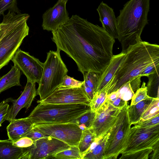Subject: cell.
I'll return each instance as SVG.
<instances>
[{
	"instance_id": "1",
	"label": "cell",
	"mask_w": 159,
	"mask_h": 159,
	"mask_svg": "<svg viewBox=\"0 0 159 159\" xmlns=\"http://www.w3.org/2000/svg\"><path fill=\"white\" fill-rule=\"evenodd\" d=\"M52 32L57 49L73 59L82 74L89 71L101 74L114 55L115 39L102 27L77 15Z\"/></svg>"
},
{
	"instance_id": "2",
	"label": "cell",
	"mask_w": 159,
	"mask_h": 159,
	"mask_svg": "<svg viewBox=\"0 0 159 159\" xmlns=\"http://www.w3.org/2000/svg\"><path fill=\"white\" fill-rule=\"evenodd\" d=\"M125 53L123 62L104 90L107 94L116 91L128 82L141 76L145 68L159 61V46L146 41H142L130 46Z\"/></svg>"
},
{
	"instance_id": "3",
	"label": "cell",
	"mask_w": 159,
	"mask_h": 159,
	"mask_svg": "<svg viewBox=\"0 0 159 159\" xmlns=\"http://www.w3.org/2000/svg\"><path fill=\"white\" fill-rule=\"evenodd\" d=\"M150 0H130L120 10L116 18L118 39L121 52L125 53L130 46L142 41L141 35L148 24Z\"/></svg>"
},
{
	"instance_id": "4",
	"label": "cell",
	"mask_w": 159,
	"mask_h": 159,
	"mask_svg": "<svg viewBox=\"0 0 159 159\" xmlns=\"http://www.w3.org/2000/svg\"><path fill=\"white\" fill-rule=\"evenodd\" d=\"M7 14V25L0 39V70L11 60L29 31V14L8 11Z\"/></svg>"
},
{
	"instance_id": "5",
	"label": "cell",
	"mask_w": 159,
	"mask_h": 159,
	"mask_svg": "<svg viewBox=\"0 0 159 159\" xmlns=\"http://www.w3.org/2000/svg\"><path fill=\"white\" fill-rule=\"evenodd\" d=\"M90 109L87 105L40 103L28 116L34 124L74 123L76 119Z\"/></svg>"
},
{
	"instance_id": "6",
	"label": "cell",
	"mask_w": 159,
	"mask_h": 159,
	"mask_svg": "<svg viewBox=\"0 0 159 159\" xmlns=\"http://www.w3.org/2000/svg\"><path fill=\"white\" fill-rule=\"evenodd\" d=\"M159 141V124L148 127H131L125 148L120 159H148Z\"/></svg>"
},
{
	"instance_id": "7",
	"label": "cell",
	"mask_w": 159,
	"mask_h": 159,
	"mask_svg": "<svg viewBox=\"0 0 159 159\" xmlns=\"http://www.w3.org/2000/svg\"><path fill=\"white\" fill-rule=\"evenodd\" d=\"M60 51H50L47 53L46 61L44 63L43 74L39 87L37 95H39L41 101L51 94L61 83L68 71L62 61Z\"/></svg>"
},
{
	"instance_id": "8",
	"label": "cell",
	"mask_w": 159,
	"mask_h": 159,
	"mask_svg": "<svg viewBox=\"0 0 159 159\" xmlns=\"http://www.w3.org/2000/svg\"><path fill=\"white\" fill-rule=\"evenodd\" d=\"M128 107L127 104L121 109L109 132L102 159H116L125 148L131 125L128 114Z\"/></svg>"
},
{
	"instance_id": "9",
	"label": "cell",
	"mask_w": 159,
	"mask_h": 159,
	"mask_svg": "<svg viewBox=\"0 0 159 159\" xmlns=\"http://www.w3.org/2000/svg\"><path fill=\"white\" fill-rule=\"evenodd\" d=\"M32 129L45 136L60 140L70 146H78L82 130L74 123H44L34 124Z\"/></svg>"
},
{
	"instance_id": "10",
	"label": "cell",
	"mask_w": 159,
	"mask_h": 159,
	"mask_svg": "<svg viewBox=\"0 0 159 159\" xmlns=\"http://www.w3.org/2000/svg\"><path fill=\"white\" fill-rule=\"evenodd\" d=\"M70 146L55 138L47 136L34 141L31 146L23 148V159H53L57 153Z\"/></svg>"
},
{
	"instance_id": "11",
	"label": "cell",
	"mask_w": 159,
	"mask_h": 159,
	"mask_svg": "<svg viewBox=\"0 0 159 159\" xmlns=\"http://www.w3.org/2000/svg\"><path fill=\"white\" fill-rule=\"evenodd\" d=\"M121 110L113 106L107 98L95 111L93 123L89 129L96 137L105 135L114 125Z\"/></svg>"
},
{
	"instance_id": "12",
	"label": "cell",
	"mask_w": 159,
	"mask_h": 159,
	"mask_svg": "<svg viewBox=\"0 0 159 159\" xmlns=\"http://www.w3.org/2000/svg\"><path fill=\"white\" fill-rule=\"evenodd\" d=\"M11 60L25 75L27 81L39 84L43 74L44 63L19 48Z\"/></svg>"
},
{
	"instance_id": "13",
	"label": "cell",
	"mask_w": 159,
	"mask_h": 159,
	"mask_svg": "<svg viewBox=\"0 0 159 159\" xmlns=\"http://www.w3.org/2000/svg\"><path fill=\"white\" fill-rule=\"evenodd\" d=\"M91 100L81 87L58 89H57L47 98L38 103L49 104H84L89 106Z\"/></svg>"
},
{
	"instance_id": "14",
	"label": "cell",
	"mask_w": 159,
	"mask_h": 159,
	"mask_svg": "<svg viewBox=\"0 0 159 159\" xmlns=\"http://www.w3.org/2000/svg\"><path fill=\"white\" fill-rule=\"evenodd\" d=\"M66 3L62 0H58L53 6L43 14L42 26L43 30L55 31L68 21L70 18Z\"/></svg>"
},
{
	"instance_id": "15",
	"label": "cell",
	"mask_w": 159,
	"mask_h": 159,
	"mask_svg": "<svg viewBox=\"0 0 159 159\" xmlns=\"http://www.w3.org/2000/svg\"><path fill=\"white\" fill-rule=\"evenodd\" d=\"M37 95L35 83L27 81L20 97L16 99L12 98L11 102L12 104L10 107L6 120L10 122L16 119V115L22 108L28 109Z\"/></svg>"
},
{
	"instance_id": "16",
	"label": "cell",
	"mask_w": 159,
	"mask_h": 159,
	"mask_svg": "<svg viewBox=\"0 0 159 159\" xmlns=\"http://www.w3.org/2000/svg\"><path fill=\"white\" fill-rule=\"evenodd\" d=\"M97 10L102 27L114 39H117V21L113 9L102 1Z\"/></svg>"
},
{
	"instance_id": "17",
	"label": "cell",
	"mask_w": 159,
	"mask_h": 159,
	"mask_svg": "<svg viewBox=\"0 0 159 159\" xmlns=\"http://www.w3.org/2000/svg\"><path fill=\"white\" fill-rule=\"evenodd\" d=\"M7 127L9 139L15 141L25 136L33 128L34 124L28 117L15 119L10 122Z\"/></svg>"
},
{
	"instance_id": "18",
	"label": "cell",
	"mask_w": 159,
	"mask_h": 159,
	"mask_svg": "<svg viewBox=\"0 0 159 159\" xmlns=\"http://www.w3.org/2000/svg\"><path fill=\"white\" fill-rule=\"evenodd\" d=\"M125 54V53L121 52L118 54L113 55L106 68L100 74L96 92L104 91L123 62Z\"/></svg>"
},
{
	"instance_id": "19",
	"label": "cell",
	"mask_w": 159,
	"mask_h": 159,
	"mask_svg": "<svg viewBox=\"0 0 159 159\" xmlns=\"http://www.w3.org/2000/svg\"><path fill=\"white\" fill-rule=\"evenodd\" d=\"M23 148L16 147L8 139L0 140V159H23Z\"/></svg>"
},
{
	"instance_id": "20",
	"label": "cell",
	"mask_w": 159,
	"mask_h": 159,
	"mask_svg": "<svg viewBox=\"0 0 159 159\" xmlns=\"http://www.w3.org/2000/svg\"><path fill=\"white\" fill-rule=\"evenodd\" d=\"M21 70L14 65L8 72L0 77V93L13 86H21Z\"/></svg>"
},
{
	"instance_id": "21",
	"label": "cell",
	"mask_w": 159,
	"mask_h": 159,
	"mask_svg": "<svg viewBox=\"0 0 159 159\" xmlns=\"http://www.w3.org/2000/svg\"><path fill=\"white\" fill-rule=\"evenodd\" d=\"M84 80L82 86L88 97L91 101L97 91L100 73L92 71L84 72L83 74Z\"/></svg>"
},
{
	"instance_id": "22",
	"label": "cell",
	"mask_w": 159,
	"mask_h": 159,
	"mask_svg": "<svg viewBox=\"0 0 159 159\" xmlns=\"http://www.w3.org/2000/svg\"><path fill=\"white\" fill-rule=\"evenodd\" d=\"M153 98L142 100L135 105H129L128 114L131 125H134L140 120L143 112L152 101Z\"/></svg>"
},
{
	"instance_id": "23",
	"label": "cell",
	"mask_w": 159,
	"mask_h": 159,
	"mask_svg": "<svg viewBox=\"0 0 159 159\" xmlns=\"http://www.w3.org/2000/svg\"><path fill=\"white\" fill-rule=\"evenodd\" d=\"M109 134V132L103 136L100 137L95 146L84 155L82 159H102Z\"/></svg>"
},
{
	"instance_id": "24",
	"label": "cell",
	"mask_w": 159,
	"mask_h": 159,
	"mask_svg": "<svg viewBox=\"0 0 159 159\" xmlns=\"http://www.w3.org/2000/svg\"><path fill=\"white\" fill-rule=\"evenodd\" d=\"M96 138V135L89 129H84L82 130L81 138L77 146L82 159Z\"/></svg>"
},
{
	"instance_id": "25",
	"label": "cell",
	"mask_w": 159,
	"mask_h": 159,
	"mask_svg": "<svg viewBox=\"0 0 159 159\" xmlns=\"http://www.w3.org/2000/svg\"><path fill=\"white\" fill-rule=\"evenodd\" d=\"M159 70H158L147 76L148 79L147 86L148 95L153 98H159Z\"/></svg>"
},
{
	"instance_id": "26",
	"label": "cell",
	"mask_w": 159,
	"mask_h": 159,
	"mask_svg": "<svg viewBox=\"0 0 159 159\" xmlns=\"http://www.w3.org/2000/svg\"><path fill=\"white\" fill-rule=\"evenodd\" d=\"M95 112L91 109L78 117L75 123L79 126L83 130L84 129H89L92 126L95 116Z\"/></svg>"
},
{
	"instance_id": "27",
	"label": "cell",
	"mask_w": 159,
	"mask_h": 159,
	"mask_svg": "<svg viewBox=\"0 0 159 159\" xmlns=\"http://www.w3.org/2000/svg\"><path fill=\"white\" fill-rule=\"evenodd\" d=\"M53 159H82L79 149L76 146H71L70 148L57 153Z\"/></svg>"
},
{
	"instance_id": "28",
	"label": "cell",
	"mask_w": 159,
	"mask_h": 159,
	"mask_svg": "<svg viewBox=\"0 0 159 159\" xmlns=\"http://www.w3.org/2000/svg\"><path fill=\"white\" fill-rule=\"evenodd\" d=\"M159 114V98H153L150 104L142 116L140 121L151 119Z\"/></svg>"
},
{
	"instance_id": "29",
	"label": "cell",
	"mask_w": 159,
	"mask_h": 159,
	"mask_svg": "<svg viewBox=\"0 0 159 159\" xmlns=\"http://www.w3.org/2000/svg\"><path fill=\"white\" fill-rule=\"evenodd\" d=\"M107 95L105 91L96 92L90 103L91 110L95 112L97 111L106 100Z\"/></svg>"
},
{
	"instance_id": "30",
	"label": "cell",
	"mask_w": 159,
	"mask_h": 159,
	"mask_svg": "<svg viewBox=\"0 0 159 159\" xmlns=\"http://www.w3.org/2000/svg\"><path fill=\"white\" fill-rule=\"evenodd\" d=\"M7 10L17 13H20L17 6V0H0V16Z\"/></svg>"
},
{
	"instance_id": "31",
	"label": "cell",
	"mask_w": 159,
	"mask_h": 159,
	"mask_svg": "<svg viewBox=\"0 0 159 159\" xmlns=\"http://www.w3.org/2000/svg\"><path fill=\"white\" fill-rule=\"evenodd\" d=\"M131 99V105H135L139 102L151 97L148 95V90L145 82L143 81L141 88L137 90Z\"/></svg>"
},
{
	"instance_id": "32",
	"label": "cell",
	"mask_w": 159,
	"mask_h": 159,
	"mask_svg": "<svg viewBox=\"0 0 159 159\" xmlns=\"http://www.w3.org/2000/svg\"><path fill=\"white\" fill-rule=\"evenodd\" d=\"M116 91L119 96L123 100L127 102L131 99L134 93L131 87L129 81L125 83Z\"/></svg>"
},
{
	"instance_id": "33",
	"label": "cell",
	"mask_w": 159,
	"mask_h": 159,
	"mask_svg": "<svg viewBox=\"0 0 159 159\" xmlns=\"http://www.w3.org/2000/svg\"><path fill=\"white\" fill-rule=\"evenodd\" d=\"M83 83V81L75 79L67 75L64 77L61 83L57 89H61L80 87L82 86Z\"/></svg>"
},
{
	"instance_id": "34",
	"label": "cell",
	"mask_w": 159,
	"mask_h": 159,
	"mask_svg": "<svg viewBox=\"0 0 159 159\" xmlns=\"http://www.w3.org/2000/svg\"><path fill=\"white\" fill-rule=\"evenodd\" d=\"M107 98L113 106L121 109L128 104L127 102L124 100L119 96L117 91L107 94Z\"/></svg>"
},
{
	"instance_id": "35",
	"label": "cell",
	"mask_w": 159,
	"mask_h": 159,
	"mask_svg": "<svg viewBox=\"0 0 159 159\" xmlns=\"http://www.w3.org/2000/svg\"><path fill=\"white\" fill-rule=\"evenodd\" d=\"M11 98L4 100L0 102V126L6 120L10 108L9 103L11 102Z\"/></svg>"
},
{
	"instance_id": "36",
	"label": "cell",
	"mask_w": 159,
	"mask_h": 159,
	"mask_svg": "<svg viewBox=\"0 0 159 159\" xmlns=\"http://www.w3.org/2000/svg\"><path fill=\"white\" fill-rule=\"evenodd\" d=\"M159 124V114L148 120L140 121L134 125L141 127H152Z\"/></svg>"
},
{
	"instance_id": "37",
	"label": "cell",
	"mask_w": 159,
	"mask_h": 159,
	"mask_svg": "<svg viewBox=\"0 0 159 159\" xmlns=\"http://www.w3.org/2000/svg\"><path fill=\"white\" fill-rule=\"evenodd\" d=\"M33 143L34 141L31 138L27 137H23L15 141H12V144L16 147L24 148L31 146Z\"/></svg>"
},
{
	"instance_id": "38",
	"label": "cell",
	"mask_w": 159,
	"mask_h": 159,
	"mask_svg": "<svg viewBox=\"0 0 159 159\" xmlns=\"http://www.w3.org/2000/svg\"><path fill=\"white\" fill-rule=\"evenodd\" d=\"M159 70V61H157L147 66L140 74L141 77L147 76Z\"/></svg>"
},
{
	"instance_id": "39",
	"label": "cell",
	"mask_w": 159,
	"mask_h": 159,
	"mask_svg": "<svg viewBox=\"0 0 159 159\" xmlns=\"http://www.w3.org/2000/svg\"><path fill=\"white\" fill-rule=\"evenodd\" d=\"M25 137H29L31 138L33 141H35L41 138L46 136L42 133L32 129Z\"/></svg>"
},
{
	"instance_id": "40",
	"label": "cell",
	"mask_w": 159,
	"mask_h": 159,
	"mask_svg": "<svg viewBox=\"0 0 159 159\" xmlns=\"http://www.w3.org/2000/svg\"><path fill=\"white\" fill-rule=\"evenodd\" d=\"M141 77V76H138L129 81L131 87L134 92L140 88Z\"/></svg>"
},
{
	"instance_id": "41",
	"label": "cell",
	"mask_w": 159,
	"mask_h": 159,
	"mask_svg": "<svg viewBox=\"0 0 159 159\" xmlns=\"http://www.w3.org/2000/svg\"><path fill=\"white\" fill-rule=\"evenodd\" d=\"M152 153L149 156L151 159H159V141L153 147Z\"/></svg>"
},
{
	"instance_id": "42",
	"label": "cell",
	"mask_w": 159,
	"mask_h": 159,
	"mask_svg": "<svg viewBox=\"0 0 159 159\" xmlns=\"http://www.w3.org/2000/svg\"><path fill=\"white\" fill-rule=\"evenodd\" d=\"M3 19L0 23V39L3 35L5 31L7 22V14L3 15Z\"/></svg>"
},
{
	"instance_id": "43",
	"label": "cell",
	"mask_w": 159,
	"mask_h": 159,
	"mask_svg": "<svg viewBox=\"0 0 159 159\" xmlns=\"http://www.w3.org/2000/svg\"><path fill=\"white\" fill-rule=\"evenodd\" d=\"M65 1L66 3L68 1V0H62Z\"/></svg>"
},
{
	"instance_id": "44",
	"label": "cell",
	"mask_w": 159,
	"mask_h": 159,
	"mask_svg": "<svg viewBox=\"0 0 159 159\" xmlns=\"http://www.w3.org/2000/svg\"></svg>"
}]
</instances>
